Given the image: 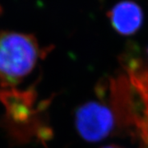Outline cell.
Listing matches in <instances>:
<instances>
[{"label":"cell","mask_w":148,"mask_h":148,"mask_svg":"<svg viewBox=\"0 0 148 148\" xmlns=\"http://www.w3.org/2000/svg\"><path fill=\"white\" fill-rule=\"evenodd\" d=\"M45 53L31 34L0 30V84L16 86Z\"/></svg>","instance_id":"cell-1"},{"label":"cell","mask_w":148,"mask_h":148,"mask_svg":"<svg viewBox=\"0 0 148 148\" xmlns=\"http://www.w3.org/2000/svg\"><path fill=\"white\" fill-rule=\"evenodd\" d=\"M75 121L80 136L90 143L101 142L108 138L115 126L113 111L97 101H89L79 107Z\"/></svg>","instance_id":"cell-2"},{"label":"cell","mask_w":148,"mask_h":148,"mask_svg":"<svg viewBox=\"0 0 148 148\" xmlns=\"http://www.w3.org/2000/svg\"><path fill=\"white\" fill-rule=\"evenodd\" d=\"M108 17L117 33L131 36L142 27L143 13L138 3L132 1H122L108 12Z\"/></svg>","instance_id":"cell-3"},{"label":"cell","mask_w":148,"mask_h":148,"mask_svg":"<svg viewBox=\"0 0 148 148\" xmlns=\"http://www.w3.org/2000/svg\"><path fill=\"white\" fill-rule=\"evenodd\" d=\"M101 148H123L121 147H119V146H116V145H110V146H106V147H103Z\"/></svg>","instance_id":"cell-4"},{"label":"cell","mask_w":148,"mask_h":148,"mask_svg":"<svg viewBox=\"0 0 148 148\" xmlns=\"http://www.w3.org/2000/svg\"><path fill=\"white\" fill-rule=\"evenodd\" d=\"M147 53H148V49H147Z\"/></svg>","instance_id":"cell-5"}]
</instances>
